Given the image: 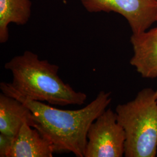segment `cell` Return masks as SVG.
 <instances>
[{
    "mask_svg": "<svg viewBox=\"0 0 157 157\" xmlns=\"http://www.w3.org/2000/svg\"><path fill=\"white\" fill-rule=\"evenodd\" d=\"M155 95H156V97H157V89L155 90Z\"/></svg>",
    "mask_w": 157,
    "mask_h": 157,
    "instance_id": "cell-11",
    "label": "cell"
},
{
    "mask_svg": "<svg viewBox=\"0 0 157 157\" xmlns=\"http://www.w3.org/2000/svg\"><path fill=\"white\" fill-rule=\"evenodd\" d=\"M33 128V115L22 102L0 94V133L15 137L24 124Z\"/></svg>",
    "mask_w": 157,
    "mask_h": 157,
    "instance_id": "cell-8",
    "label": "cell"
},
{
    "mask_svg": "<svg viewBox=\"0 0 157 157\" xmlns=\"http://www.w3.org/2000/svg\"><path fill=\"white\" fill-rule=\"evenodd\" d=\"M30 0H0V43L9 39L8 26L11 23L26 25L32 13Z\"/></svg>",
    "mask_w": 157,
    "mask_h": 157,
    "instance_id": "cell-9",
    "label": "cell"
},
{
    "mask_svg": "<svg viewBox=\"0 0 157 157\" xmlns=\"http://www.w3.org/2000/svg\"><path fill=\"white\" fill-rule=\"evenodd\" d=\"M15 137L0 133V157H8Z\"/></svg>",
    "mask_w": 157,
    "mask_h": 157,
    "instance_id": "cell-10",
    "label": "cell"
},
{
    "mask_svg": "<svg viewBox=\"0 0 157 157\" xmlns=\"http://www.w3.org/2000/svg\"></svg>",
    "mask_w": 157,
    "mask_h": 157,
    "instance_id": "cell-12",
    "label": "cell"
},
{
    "mask_svg": "<svg viewBox=\"0 0 157 157\" xmlns=\"http://www.w3.org/2000/svg\"><path fill=\"white\" fill-rule=\"evenodd\" d=\"M4 67L12 76L11 83H0V89L6 95L59 106L82 105L87 100L86 93L76 91L60 78L59 66L40 59L32 51H25L13 57Z\"/></svg>",
    "mask_w": 157,
    "mask_h": 157,
    "instance_id": "cell-2",
    "label": "cell"
},
{
    "mask_svg": "<svg viewBox=\"0 0 157 157\" xmlns=\"http://www.w3.org/2000/svg\"><path fill=\"white\" fill-rule=\"evenodd\" d=\"M52 144L29 124H23L15 137L8 157H52Z\"/></svg>",
    "mask_w": 157,
    "mask_h": 157,
    "instance_id": "cell-7",
    "label": "cell"
},
{
    "mask_svg": "<svg viewBox=\"0 0 157 157\" xmlns=\"http://www.w3.org/2000/svg\"><path fill=\"white\" fill-rule=\"evenodd\" d=\"M111 95V92L101 91L88 105L77 110L58 109L19 95L8 96L30 109L34 128L52 144L55 152H72L76 157H84L90 125L107 109L112 101Z\"/></svg>",
    "mask_w": 157,
    "mask_h": 157,
    "instance_id": "cell-1",
    "label": "cell"
},
{
    "mask_svg": "<svg viewBox=\"0 0 157 157\" xmlns=\"http://www.w3.org/2000/svg\"></svg>",
    "mask_w": 157,
    "mask_h": 157,
    "instance_id": "cell-13",
    "label": "cell"
},
{
    "mask_svg": "<svg viewBox=\"0 0 157 157\" xmlns=\"http://www.w3.org/2000/svg\"><path fill=\"white\" fill-rule=\"evenodd\" d=\"M89 12H115L124 17L132 33L144 32L157 21V0H80Z\"/></svg>",
    "mask_w": 157,
    "mask_h": 157,
    "instance_id": "cell-5",
    "label": "cell"
},
{
    "mask_svg": "<svg viewBox=\"0 0 157 157\" xmlns=\"http://www.w3.org/2000/svg\"><path fill=\"white\" fill-rule=\"evenodd\" d=\"M130 42L133 50L130 65L143 78H157V26L147 32L132 34Z\"/></svg>",
    "mask_w": 157,
    "mask_h": 157,
    "instance_id": "cell-6",
    "label": "cell"
},
{
    "mask_svg": "<svg viewBox=\"0 0 157 157\" xmlns=\"http://www.w3.org/2000/svg\"><path fill=\"white\" fill-rule=\"evenodd\" d=\"M119 124L126 134V157L157 155V98L150 88L140 90L132 101L116 108Z\"/></svg>",
    "mask_w": 157,
    "mask_h": 157,
    "instance_id": "cell-3",
    "label": "cell"
},
{
    "mask_svg": "<svg viewBox=\"0 0 157 157\" xmlns=\"http://www.w3.org/2000/svg\"><path fill=\"white\" fill-rule=\"evenodd\" d=\"M126 134L116 112L107 109L90 125L84 157H122Z\"/></svg>",
    "mask_w": 157,
    "mask_h": 157,
    "instance_id": "cell-4",
    "label": "cell"
}]
</instances>
